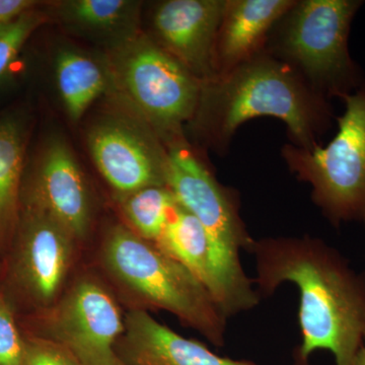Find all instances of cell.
I'll return each mask as SVG.
<instances>
[{
    "label": "cell",
    "instance_id": "1",
    "mask_svg": "<svg viewBox=\"0 0 365 365\" xmlns=\"http://www.w3.org/2000/svg\"><path fill=\"white\" fill-rule=\"evenodd\" d=\"M247 251L256 260L257 292L268 297L283 283L299 292L302 342L294 365H309L314 351L328 350L336 365H353L364 346L365 274L355 272L325 242L300 237L253 240Z\"/></svg>",
    "mask_w": 365,
    "mask_h": 365
},
{
    "label": "cell",
    "instance_id": "2",
    "mask_svg": "<svg viewBox=\"0 0 365 365\" xmlns=\"http://www.w3.org/2000/svg\"><path fill=\"white\" fill-rule=\"evenodd\" d=\"M272 117L287 127L294 145L313 150L336 120L332 105L299 71L266 50L202 81L193 119L209 145L227 153L249 120Z\"/></svg>",
    "mask_w": 365,
    "mask_h": 365
},
{
    "label": "cell",
    "instance_id": "3",
    "mask_svg": "<svg viewBox=\"0 0 365 365\" xmlns=\"http://www.w3.org/2000/svg\"><path fill=\"white\" fill-rule=\"evenodd\" d=\"M165 186L201 223L209 242L212 288L211 295L227 318L250 311L260 295L242 268V250H248L250 237L240 215L234 191L222 186L193 150L182 140L168 153Z\"/></svg>",
    "mask_w": 365,
    "mask_h": 365
},
{
    "label": "cell",
    "instance_id": "4",
    "mask_svg": "<svg viewBox=\"0 0 365 365\" xmlns=\"http://www.w3.org/2000/svg\"><path fill=\"white\" fill-rule=\"evenodd\" d=\"M361 0H295L274 26L265 50L299 72L330 100L365 83L349 51L350 30Z\"/></svg>",
    "mask_w": 365,
    "mask_h": 365
},
{
    "label": "cell",
    "instance_id": "5",
    "mask_svg": "<svg viewBox=\"0 0 365 365\" xmlns=\"http://www.w3.org/2000/svg\"><path fill=\"white\" fill-rule=\"evenodd\" d=\"M103 257L110 272L146 304L174 314L213 345H225L227 318L212 295L157 245L117 227L108 235Z\"/></svg>",
    "mask_w": 365,
    "mask_h": 365
},
{
    "label": "cell",
    "instance_id": "6",
    "mask_svg": "<svg viewBox=\"0 0 365 365\" xmlns=\"http://www.w3.org/2000/svg\"><path fill=\"white\" fill-rule=\"evenodd\" d=\"M340 100L338 131L313 150L287 143L281 150L288 170L312 188V199L334 225H365V83Z\"/></svg>",
    "mask_w": 365,
    "mask_h": 365
},
{
    "label": "cell",
    "instance_id": "7",
    "mask_svg": "<svg viewBox=\"0 0 365 365\" xmlns=\"http://www.w3.org/2000/svg\"><path fill=\"white\" fill-rule=\"evenodd\" d=\"M122 78L132 100L172 144L193 119L202 81L160 45L141 40L124 57Z\"/></svg>",
    "mask_w": 365,
    "mask_h": 365
},
{
    "label": "cell",
    "instance_id": "8",
    "mask_svg": "<svg viewBox=\"0 0 365 365\" xmlns=\"http://www.w3.org/2000/svg\"><path fill=\"white\" fill-rule=\"evenodd\" d=\"M50 340L81 365H124L116 352L125 323L111 295L93 281L78 282L62 299L49 323Z\"/></svg>",
    "mask_w": 365,
    "mask_h": 365
},
{
    "label": "cell",
    "instance_id": "9",
    "mask_svg": "<svg viewBox=\"0 0 365 365\" xmlns=\"http://www.w3.org/2000/svg\"><path fill=\"white\" fill-rule=\"evenodd\" d=\"M225 1L168 0L153 14L158 45L202 81L215 76V41Z\"/></svg>",
    "mask_w": 365,
    "mask_h": 365
},
{
    "label": "cell",
    "instance_id": "10",
    "mask_svg": "<svg viewBox=\"0 0 365 365\" xmlns=\"http://www.w3.org/2000/svg\"><path fill=\"white\" fill-rule=\"evenodd\" d=\"M90 150L98 170L118 192L130 194L150 186H165L168 153L122 125L98 127Z\"/></svg>",
    "mask_w": 365,
    "mask_h": 365
},
{
    "label": "cell",
    "instance_id": "11",
    "mask_svg": "<svg viewBox=\"0 0 365 365\" xmlns=\"http://www.w3.org/2000/svg\"><path fill=\"white\" fill-rule=\"evenodd\" d=\"M124 323V333L116 345L124 365H256L248 360L220 356L140 309L127 314Z\"/></svg>",
    "mask_w": 365,
    "mask_h": 365
},
{
    "label": "cell",
    "instance_id": "12",
    "mask_svg": "<svg viewBox=\"0 0 365 365\" xmlns=\"http://www.w3.org/2000/svg\"><path fill=\"white\" fill-rule=\"evenodd\" d=\"M34 206L42 209L73 239L90 227V202L85 180L66 144L53 141L43 157Z\"/></svg>",
    "mask_w": 365,
    "mask_h": 365
},
{
    "label": "cell",
    "instance_id": "13",
    "mask_svg": "<svg viewBox=\"0 0 365 365\" xmlns=\"http://www.w3.org/2000/svg\"><path fill=\"white\" fill-rule=\"evenodd\" d=\"M295 0H227L215 47V76L264 51L269 35Z\"/></svg>",
    "mask_w": 365,
    "mask_h": 365
},
{
    "label": "cell",
    "instance_id": "14",
    "mask_svg": "<svg viewBox=\"0 0 365 365\" xmlns=\"http://www.w3.org/2000/svg\"><path fill=\"white\" fill-rule=\"evenodd\" d=\"M68 232L42 209L33 206L21 241V278L40 302H50L58 292L71 261Z\"/></svg>",
    "mask_w": 365,
    "mask_h": 365
},
{
    "label": "cell",
    "instance_id": "15",
    "mask_svg": "<svg viewBox=\"0 0 365 365\" xmlns=\"http://www.w3.org/2000/svg\"><path fill=\"white\" fill-rule=\"evenodd\" d=\"M155 245L191 271L211 294L212 272L207 235L195 216L178 204Z\"/></svg>",
    "mask_w": 365,
    "mask_h": 365
},
{
    "label": "cell",
    "instance_id": "16",
    "mask_svg": "<svg viewBox=\"0 0 365 365\" xmlns=\"http://www.w3.org/2000/svg\"><path fill=\"white\" fill-rule=\"evenodd\" d=\"M57 86L69 116L78 120L104 91L102 68L90 57L64 50L56 60Z\"/></svg>",
    "mask_w": 365,
    "mask_h": 365
},
{
    "label": "cell",
    "instance_id": "17",
    "mask_svg": "<svg viewBox=\"0 0 365 365\" xmlns=\"http://www.w3.org/2000/svg\"><path fill=\"white\" fill-rule=\"evenodd\" d=\"M177 206L167 186H150L127 194L123 211L137 235L155 244Z\"/></svg>",
    "mask_w": 365,
    "mask_h": 365
},
{
    "label": "cell",
    "instance_id": "18",
    "mask_svg": "<svg viewBox=\"0 0 365 365\" xmlns=\"http://www.w3.org/2000/svg\"><path fill=\"white\" fill-rule=\"evenodd\" d=\"M25 157V132L16 118L0 120V227L13 215Z\"/></svg>",
    "mask_w": 365,
    "mask_h": 365
},
{
    "label": "cell",
    "instance_id": "19",
    "mask_svg": "<svg viewBox=\"0 0 365 365\" xmlns=\"http://www.w3.org/2000/svg\"><path fill=\"white\" fill-rule=\"evenodd\" d=\"M132 2L125 0H76L66 4L67 18L76 25L93 30L117 28L129 18Z\"/></svg>",
    "mask_w": 365,
    "mask_h": 365
},
{
    "label": "cell",
    "instance_id": "20",
    "mask_svg": "<svg viewBox=\"0 0 365 365\" xmlns=\"http://www.w3.org/2000/svg\"><path fill=\"white\" fill-rule=\"evenodd\" d=\"M43 16L30 9L0 26V81L16 61L26 40L42 23Z\"/></svg>",
    "mask_w": 365,
    "mask_h": 365
},
{
    "label": "cell",
    "instance_id": "21",
    "mask_svg": "<svg viewBox=\"0 0 365 365\" xmlns=\"http://www.w3.org/2000/svg\"><path fill=\"white\" fill-rule=\"evenodd\" d=\"M21 339L9 302L0 294V365L23 364Z\"/></svg>",
    "mask_w": 365,
    "mask_h": 365
},
{
    "label": "cell",
    "instance_id": "22",
    "mask_svg": "<svg viewBox=\"0 0 365 365\" xmlns=\"http://www.w3.org/2000/svg\"><path fill=\"white\" fill-rule=\"evenodd\" d=\"M21 365H81L63 346L50 339L24 340Z\"/></svg>",
    "mask_w": 365,
    "mask_h": 365
},
{
    "label": "cell",
    "instance_id": "23",
    "mask_svg": "<svg viewBox=\"0 0 365 365\" xmlns=\"http://www.w3.org/2000/svg\"><path fill=\"white\" fill-rule=\"evenodd\" d=\"M35 4L32 0H0V26L33 9Z\"/></svg>",
    "mask_w": 365,
    "mask_h": 365
},
{
    "label": "cell",
    "instance_id": "24",
    "mask_svg": "<svg viewBox=\"0 0 365 365\" xmlns=\"http://www.w3.org/2000/svg\"><path fill=\"white\" fill-rule=\"evenodd\" d=\"M353 365H365V347L362 346L360 348L359 353H357L356 359H355L354 364Z\"/></svg>",
    "mask_w": 365,
    "mask_h": 365
},
{
    "label": "cell",
    "instance_id": "25",
    "mask_svg": "<svg viewBox=\"0 0 365 365\" xmlns=\"http://www.w3.org/2000/svg\"><path fill=\"white\" fill-rule=\"evenodd\" d=\"M364 346L365 347V333H364Z\"/></svg>",
    "mask_w": 365,
    "mask_h": 365
}]
</instances>
